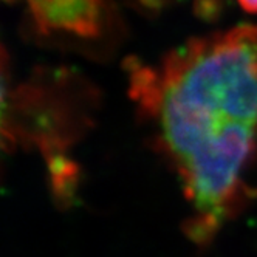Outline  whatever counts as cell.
I'll return each mask as SVG.
<instances>
[{
  "label": "cell",
  "mask_w": 257,
  "mask_h": 257,
  "mask_svg": "<svg viewBox=\"0 0 257 257\" xmlns=\"http://www.w3.org/2000/svg\"><path fill=\"white\" fill-rule=\"evenodd\" d=\"M128 93L189 205L186 235L208 245L254 194L257 25L191 39L157 65L134 62Z\"/></svg>",
  "instance_id": "cell-1"
},
{
  "label": "cell",
  "mask_w": 257,
  "mask_h": 257,
  "mask_svg": "<svg viewBox=\"0 0 257 257\" xmlns=\"http://www.w3.org/2000/svg\"><path fill=\"white\" fill-rule=\"evenodd\" d=\"M25 5L33 30L44 38L81 44L104 41L112 33V17L104 0H8Z\"/></svg>",
  "instance_id": "cell-2"
},
{
  "label": "cell",
  "mask_w": 257,
  "mask_h": 257,
  "mask_svg": "<svg viewBox=\"0 0 257 257\" xmlns=\"http://www.w3.org/2000/svg\"><path fill=\"white\" fill-rule=\"evenodd\" d=\"M237 2L245 11L257 14V0H237Z\"/></svg>",
  "instance_id": "cell-3"
}]
</instances>
